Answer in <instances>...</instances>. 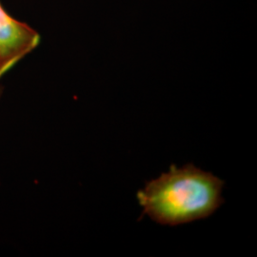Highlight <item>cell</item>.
<instances>
[{"label":"cell","instance_id":"cell-1","mask_svg":"<svg viewBox=\"0 0 257 257\" xmlns=\"http://www.w3.org/2000/svg\"><path fill=\"white\" fill-rule=\"evenodd\" d=\"M224 181L193 164L148 182L138 193L143 213L160 225L178 226L211 216L224 203Z\"/></svg>","mask_w":257,"mask_h":257},{"label":"cell","instance_id":"cell-3","mask_svg":"<svg viewBox=\"0 0 257 257\" xmlns=\"http://www.w3.org/2000/svg\"><path fill=\"white\" fill-rule=\"evenodd\" d=\"M2 91H3V89L0 88V96H1V94H2Z\"/></svg>","mask_w":257,"mask_h":257},{"label":"cell","instance_id":"cell-2","mask_svg":"<svg viewBox=\"0 0 257 257\" xmlns=\"http://www.w3.org/2000/svg\"><path fill=\"white\" fill-rule=\"evenodd\" d=\"M40 40L35 29L12 18L0 3V78L37 49Z\"/></svg>","mask_w":257,"mask_h":257}]
</instances>
